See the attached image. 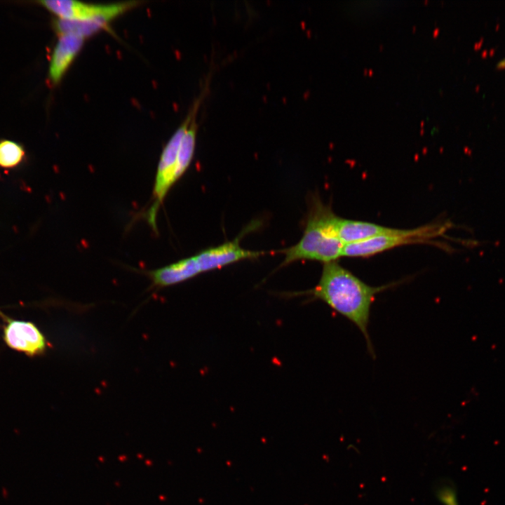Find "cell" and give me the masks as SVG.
Wrapping results in <instances>:
<instances>
[{
  "mask_svg": "<svg viewBox=\"0 0 505 505\" xmlns=\"http://www.w3.org/2000/svg\"><path fill=\"white\" fill-rule=\"evenodd\" d=\"M393 285L377 287L368 285L335 261L323 264L321 278L314 288L296 295L319 299L351 322L363 334L368 352L375 358L368 332L372 305L377 294Z\"/></svg>",
  "mask_w": 505,
  "mask_h": 505,
  "instance_id": "1",
  "label": "cell"
},
{
  "mask_svg": "<svg viewBox=\"0 0 505 505\" xmlns=\"http://www.w3.org/2000/svg\"><path fill=\"white\" fill-rule=\"evenodd\" d=\"M337 219L330 208L321 201H314L302 238L296 245L282 250L285 259L281 266L300 260L325 264L342 257L344 244L337 235Z\"/></svg>",
  "mask_w": 505,
  "mask_h": 505,
  "instance_id": "2",
  "label": "cell"
},
{
  "mask_svg": "<svg viewBox=\"0 0 505 505\" xmlns=\"http://www.w3.org/2000/svg\"><path fill=\"white\" fill-rule=\"evenodd\" d=\"M206 90L207 88L194 101L186 119L170 138L161 152L153 187L152 203L146 213L148 223L155 231L159 209L171 187L184 174L191 162V159L180 152V146L193 116L199 109Z\"/></svg>",
  "mask_w": 505,
  "mask_h": 505,
  "instance_id": "3",
  "label": "cell"
},
{
  "mask_svg": "<svg viewBox=\"0 0 505 505\" xmlns=\"http://www.w3.org/2000/svg\"><path fill=\"white\" fill-rule=\"evenodd\" d=\"M443 231V227L437 224L412 229H397L391 234L345 245L342 257H368L403 245L432 243Z\"/></svg>",
  "mask_w": 505,
  "mask_h": 505,
  "instance_id": "4",
  "label": "cell"
},
{
  "mask_svg": "<svg viewBox=\"0 0 505 505\" xmlns=\"http://www.w3.org/2000/svg\"><path fill=\"white\" fill-rule=\"evenodd\" d=\"M40 3L60 19L104 20L109 22L140 4L138 1H125L111 4H91L69 0L41 1Z\"/></svg>",
  "mask_w": 505,
  "mask_h": 505,
  "instance_id": "5",
  "label": "cell"
},
{
  "mask_svg": "<svg viewBox=\"0 0 505 505\" xmlns=\"http://www.w3.org/2000/svg\"><path fill=\"white\" fill-rule=\"evenodd\" d=\"M6 322L4 339L10 348L31 356L46 351V337L34 323L9 318Z\"/></svg>",
  "mask_w": 505,
  "mask_h": 505,
  "instance_id": "6",
  "label": "cell"
},
{
  "mask_svg": "<svg viewBox=\"0 0 505 505\" xmlns=\"http://www.w3.org/2000/svg\"><path fill=\"white\" fill-rule=\"evenodd\" d=\"M86 39L71 34L60 35L51 55L49 79L58 83L81 50Z\"/></svg>",
  "mask_w": 505,
  "mask_h": 505,
  "instance_id": "7",
  "label": "cell"
},
{
  "mask_svg": "<svg viewBox=\"0 0 505 505\" xmlns=\"http://www.w3.org/2000/svg\"><path fill=\"white\" fill-rule=\"evenodd\" d=\"M335 227L337 235L344 245L391 234L397 230L395 228L371 222L342 219L339 217Z\"/></svg>",
  "mask_w": 505,
  "mask_h": 505,
  "instance_id": "8",
  "label": "cell"
},
{
  "mask_svg": "<svg viewBox=\"0 0 505 505\" xmlns=\"http://www.w3.org/2000/svg\"><path fill=\"white\" fill-rule=\"evenodd\" d=\"M24 156L25 150L19 144L11 140L0 142V168H15L22 162Z\"/></svg>",
  "mask_w": 505,
  "mask_h": 505,
  "instance_id": "9",
  "label": "cell"
},
{
  "mask_svg": "<svg viewBox=\"0 0 505 505\" xmlns=\"http://www.w3.org/2000/svg\"><path fill=\"white\" fill-rule=\"evenodd\" d=\"M497 67L499 69H505V58L498 63Z\"/></svg>",
  "mask_w": 505,
  "mask_h": 505,
  "instance_id": "10",
  "label": "cell"
}]
</instances>
